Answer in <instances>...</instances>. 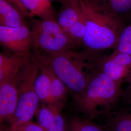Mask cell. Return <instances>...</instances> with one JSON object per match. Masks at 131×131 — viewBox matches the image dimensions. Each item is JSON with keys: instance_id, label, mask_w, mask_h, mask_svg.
<instances>
[{"instance_id": "2e32d148", "label": "cell", "mask_w": 131, "mask_h": 131, "mask_svg": "<svg viewBox=\"0 0 131 131\" xmlns=\"http://www.w3.org/2000/svg\"><path fill=\"white\" fill-rule=\"evenodd\" d=\"M115 13L129 20L131 14V0H100Z\"/></svg>"}, {"instance_id": "ffe728a7", "label": "cell", "mask_w": 131, "mask_h": 131, "mask_svg": "<svg viewBox=\"0 0 131 131\" xmlns=\"http://www.w3.org/2000/svg\"><path fill=\"white\" fill-rule=\"evenodd\" d=\"M14 129L19 131H45L38 123L32 121Z\"/></svg>"}, {"instance_id": "7402d4cb", "label": "cell", "mask_w": 131, "mask_h": 131, "mask_svg": "<svg viewBox=\"0 0 131 131\" xmlns=\"http://www.w3.org/2000/svg\"><path fill=\"white\" fill-rule=\"evenodd\" d=\"M5 1L9 2L11 4L14 5L16 7H17L19 11H20L24 15V16L26 17H28V18H33V16L29 12H28V10L24 7V6L19 0H5Z\"/></svg>"}, {"instance_id": "9a60e30c", "label": "cell", "mask_w": 131, "mask_h": 131, "mask_svg": "<svg viewBox=\"0 0 131 131\" xmlns=\"http://www.w3.org/2000/svg\"><path fill=\"white\" fill-rule=\"evenodd\" d=\"M49 68L51 84V103L50 104H64L65 100L69 91L61 80L56 75L49 67Z\"/></svg>"}, {"instance_id": "d6986e66", "label": "cell", "mask_w": 131, "mask_h": 131, "mask_svg": "<svg viewBox=\"0 0 131 131\" xmlns=\"http://www.w3.org/2000/svg\"><path fill=\"white\" fill-rule=\"evenodd\" d=\"M113 131H131V111L118 113L113 121Z\"/></svg>"}, {"instance_id": "277c9868", "label": "cell", "mask_w": 131, "mask_h": 131, "mask_svg": "<svg viewBox=\"0 0 131 131\" xmlns=\"http://www.w3.org/2000/svg\"><path fill=\"white\" fill-rule=\"evenodd\" d=\"M39 68L38 59L32 52L18 75V103L14 117L8 124L13 128L32 121L36 116L40 103L35 88Z\"/></svg>"}, {"instance_id": "44dd1931", "label": "cell", "mask_w": 131, "mask_h": 131, "mask_svg": "<svg viewBox=\"0 0 131 131\" xmlns=\"http://www.w3.org/2000/svg\"><path fill=\"white\" fill-rule=\"evenodd\" d=\"M126 87L123 89L122 99L125 103L131 106V75L126 83Z\"/></svg>"}, {"instance_id": "5bb4252c", "label": "cell", "mask_w": 131, "mask_h": 131, "mask_svg": "<svg viewBox=\"0 0 131 131\" xmlns=\"http://www.w3.org/2000/svg\"><path fill=\"white\" fill-rule=\"evenodd\" d=\"M33 16L41 19H57V15L50 0H19Z\"/></svg>"}, {"instance_id": "5b68a950", "label": "cell", "mask_w": 131, "mask_h": 131, "mask_svg": "<svg viewBox=\"0 0 131 131\" xmlns=\"http://www.w3.org/2000/svg\"><path fill=\"white\" fill-rule=\"evenodd\" d=\"M35 38V49L46 53L73 51L77 47L57 19L29 18Z\"/></svg>"}, {"instance_id": "8fae6325", "label": "cell", "mask_w": 131, "mask_h": 131, "mask_svg": "<svg viewBox=\"0 0 131 131\" xmlns=\"http://www.w3.org/2000/svg\"><path fill=\"white\" fill-rule=\"evenodd\" d=\"M18 56L0 53V82L17 76L31 55Z\"/></svg>"}, {"instance_id": "6da1fadb", "label": "cell", "mask_w": 131, "mask_h": 131, "mask_svg": "<svg viewBox=\"0 0 131 131\" xmlns=\"http://www.w3.org/2000/svg\"><path fill=\"white\" fill-rule=\"evenodd\" d=\"M79 1L86 28L83 45L93 52L115 50L128 20L113 12L100 0Z\"/></svg>"}, {"instance_id": "9c48e42d", "label": "cell", "mask_w": 131, "mask_h": 131, "mask_svg": "<svg viewBox=\"0 0 131 131\" xmlns=\"http://www.w3.org/2000/svg\"><path fill=\"white\" fill-rule=\"evenodd\" d=\"M18 75L13 78L0 82L1 125L6 123L9 124L17 108L19 101Z\"/></svg>"}, {"instance_id": "7a4b0ae2", "label": "cell", "mask_w": 131, "mask_h": 131, "mask_svg": "<svg viewBox=\"0 0 131 131\" xmlns=\"http://www.w3.org/2000/svg\"><path fill=\"white\" fill-rule=\"evenodd\" d=\"M97 52L87 50L50 53L35 50L33 53L51 69L75 97L84 90L98 71L95 63Z\"/></svg>"}, {"instance_id": "30bf717a", "label": "cell", "mask_w": 131, "mask_h": 131, "mask_svg": "<svg viewBox=\"0 0 131 131\" xmlns=\"http://www.w3.org/2000/svg\"><path fill=\"white\" fill-rule=\"evenodd\" d=\"M63 103L41 104L36 114L38 124L45 131H69L62 114Z\"/></svg>"}, {"instance_id": "52a82bcc", "label": "cell", "mask_w": 131, "mask_h": 131, "mask_svg": "<svg viewBox=\"0 0 131 131\" xmlns=\"http://www.w3.org/2000/svg\"><path fill=\"white\" fill-rule=\"evenodd\" d=\"M96 69L107 75L118 84L126 83L131 75V55L114 50L108 55L97 54Z\"/></svg>"}, {"instance_id": "7c38bea8", "label": "cell", "mask_w": 131, "mask_h": 131, "mask_svg": "<svg viewBox=\"0 0 131 131\" xmlns=\"http://www.w3.org/2000/svg\"><path fill=\"white\" fill-rule=\"evenodd\" d=\"M25 17L20 11L9 2L0 0V25L11 28L29 25Z\"/></svg>"}, {"instance_id": "e0dca14e", "label": "cell", "mask_w": 131, "mask_h": 131, "mask_svg": "<svg viewBox=\"0 0 131 131\" xmlns=\"http://www.w3.org/2000/svg\"><path fill=\"white\" fill-rule=\"evenodd\" d=\"M115 50L131 55V14L128 23L119 36Z\"/></svg>"}, {"instance_id": "4fadbf2b", "label": "cell", "mask_w": 131, "mask_h": 131, "mask_svg": "<svg viewBox=\"0 0 131 131\" xmlns=\"http://www.w3.org/2000/svg\"><path fill=\"white\" fill-rule=\"evenodd\" d=\"M38 60L39 68L35 81L36 90L41 104H49L51 103V84L50 70L46 64L39 61L38 59Z\"/></svg>"}, {"instance_id": "3957f363", "label": "cell", "mask_w": 131, "mask_h": 131, "mask_svg": "<svg viewBox=\"0 0 131 131\" xmlns=\"http://www.w3.org/2000/svg\"><path fill=\"white\" fill-rule=\"evenodd\" d=\"M122 85L98 70L74 99L80 111L92 119L111 111L122 99Z\"/></svg>"}, {"instance_id": "ba28073f", "label": "cell", "mask_w": 131, "mask_h": 131, "mask_svg": "<svg viewBox=\"0 0 131 131\" xmlns=\"http://www.w3.org/2000/svg\"><path fill=\"white\" fill-rule=\"evenodd\" d=\"M0 43L9 53L28 56L35 49V38L29 25L16 28L0 25Z\"/></svg>"}, {"instance_id": "603a6c76", "label": "cell", "mask_w": 131, "mask_h": 131, "mask_svg": "<svg viewBox=\"0 0 131 131\" xmlns=\"http://www.w3.org/2000/svg\"><path fill=\"white\" fill-rule=\"evenodd\" d=\"M1 131H19L17 129H14L10 126L9 125L7 126L1 125Z\"/></svg>"}, {"instance_id": "8992f818", "label": "cell", "mask_w": 131, "mask_h": 131, "mask_svg": "<svg viewBox=\"0 0 131 131\" xmlns=\"http://www.w3.org/2000/svg\"><path fill=\"white\" fill-rule=\"evenodd\" d=\"M61 7L57 20L75 44L83 45L85 33L84 16L79 0H58Z\"/></svg>"}, {"instance_id": "cb8c5ba5", "label": "cell", "mask_w": 131, "mask_h": 131, "mask_svg": "<svg viewBox=\"0 0 131 131\" xmlns=\"http://www.w3.org/2000/svg\"><path fill=\"white\" fill-rule=\"evenodd\" d=\"M112 131V130H110V131Z\"/></svg>"}, {"instance_id": "ac0fdd59", "label": "cell", "mask_w": 131, "mask_h": 131, "mask_svg": "<svg viewBox=\"0 0 131 131\" xmlns=\"http://www.w3.org/2000/svg\"><path fill=\"white\" fill-rule=\"evenodd\" d=\"M69 128V131H106L92 122L78 117L71 119Z\"/></svg>"}]
</instances>
